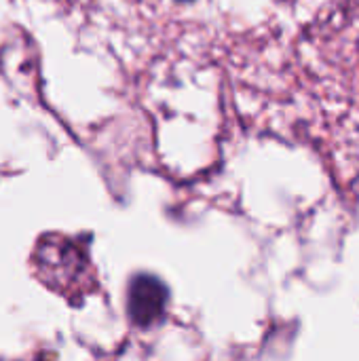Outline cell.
I'll return each mask as SVG.
<instances>
[{"label": "cell", "mask_w": 359, "mask_h": 361, "mask_svg": "<svg viewBox=\"0 0 359 361\" xmlns=\"http://www.w3.org/2000/svg\"><path fill=\"white\" fill-rule=\"evenodd\" d=\"M178 2H193V0H178Z\"/></svg>", "instance_id": "cell-2"}, {"label": "cell", "mask_w": 359, "mask_h": 361, "mask_svg": "<svg viewBox=\"0 0 359 361\" xmlns=\"http://www.w3.org/2000/svg\"><path fill=\"white\" fill-rule=\"evenodd\" d=\"M167 305L169 290L157 275L140 273L131 277L127 288V317L135 328L148 330L163 322Z\"/></svg>", "instance_id": "cell-1"}]
</instances>
